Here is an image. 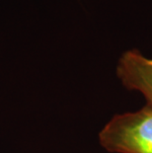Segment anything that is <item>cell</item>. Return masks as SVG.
Masks as SVG:
<instances>
[{
    "label": "cell",
    "instance_id": "6da1fadb",
    "mask_svg": "<svg viewBox=\"0 0 152 153\" xmlns=\"http://www.w3.org/2000/svg\"><path fill=\"white\" fill-rule=\"evenodd\" d=\"M98 137L111 153H152V107L114 116Z\"/></svg>",
    "mask_w": 152,
    "mask_h": 153
},
{
    "label": "cell",
    "instance_id": "7a4b0ae2",
    "mask_svg": "<svg viewBox=\"0 0 152 153\" xmlns=\"http://www.w3.org/2000/svg\"><path fill=\"white\" fill-rule=\"evenodd\" d=\"M117 75L127 89L138 91L152 107V58L136 48L125 51L119 58Z\"/></svg>",
    "mask_w": 152,
    "mask_h": 153
}]
</instances>
